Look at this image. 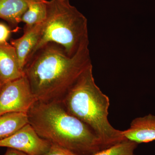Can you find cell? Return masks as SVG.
Masks as SVG:
<instances>
[{"instance_id": "7a4b0ae2", "label": "cell", "mask_w": 155, "mask_h": 155, "mask_svg": "<svg viewBox=\"0 0 155 155\" xmlns=\"http://www.w3.org/2000/svg\"><path fill=\"white\" fill-rule=\"evenodd\" d=\"M27 115L38 135L53 144L78 155H92L103 150L93 130L69 114L61 102L36 101Z\"/></svg>"}, {"instance_id": "8fae6325", "label": "cell", "mask_w": 155, "mask_h": 155, "mask_svg": "<svg viewBox=\"0 0 155 155\" xmlns=\"http://www.w3.org/2000/svg\"><path fill=\"white\" fill-rule=\"evenodd\" d=\"M28 123L27 114L9 113L0 115V140L11 136Z\"/></svg>"}, {"instance_id": "5bb4252c", "label": "cell", "mask_w": 155, "mask_h": 155, "mask_svg": "<svg viewBox=\"0 0 155 155\" xmlns=\"http://www.w3.org/2000/svg\"><path fill=\"white\" fill-rule=\"evenodd\" d=\"M43 155H78L71 151L55 144L52 143L50 149Z\"/></svg>"}, {"instance_id": "9a60e30c", "label": "cell", "mask_w": 155, "mask_h": 155, "mask_svg": "<svg viewBox=\"0 0 155 155\" xmlns=\"http://www.w3.org/2000/svg\"><path fill=\"white\" fill-rule=\"evenodd\" d=\"M11 31L7 25L0 22V44L8 42Z\"/></svg>"}, {"instance_id": "3957f363", "label": "cell", "mask_w": 155, "mask_h": 155, "mask_svg": "<svg viewBox=\"0 0 155 155\" xmlns=\"http://www.w3.org/2000/svg\"><path fill=\"white\" fill-rule=\"evenodd\" d=\"M61 102L69 114L93 130L103 150L126 140L122 130L115 129L109 122L110 99L95 82L92 65L81 74Z\"/></svg>"}, {"instance_id": "ba28073f", "label": "cell", "mask_w": 155, "mask_h": 155, "mask_svg": "<svg viewBox=\"0 0 155 155\" xmlns=\"http://www.w3.org/2000/svg\"><path fill=\"white\" fill-rule=\"evenodd\" d=\"M43 24V22L28 29H24V33L21 37L11 40V44L16 50L19 66L23 72L25 64L40 38Z\"/></svg>"}, {"instance_id": "30bf717a", "label": "cell", "mask_w": 155, "mask_h": 155, "mask_svg": "<svg viewBox=\"0 0 155 155\" xmlns=\"http://www.w3.org/2000/svg\"><path fill=\"white\" fill-rule=\"evenodd\" d=\"M27 9V0H0V18L17 30Z\"/></svg>"}, {"instance_id": "8992f818", "label": "cell", "mask_w": 155, "mask_h": 155, "mask_svg": "<svg viewBox=\"0 0 155 155\" xmlns=\"http://www.w3.org/2000/svg\"><path fill=\"white\" fill-rule=\"evenodd\" d=\"M51 144L39 136L29 123L11 136L0 140V147L14 149L27 155H43Z\"/></svg>"}, {"instance_id": "5b68a950", "label": "cell", "mask_w": 155, "mask_h": 155, "mask_svg": "<svg viewBox=\"0 0 155 155\" xmlns=\"http://www.w3.org/2000/svg\"><path fill=\"white\" fill-rule=\"evenodd\" d=\"M37 99L25 75L0 87V115L27 114Z\"/></svg>"}, {"instance_id": "7c38bea8", "label": "cell", "mask_w": 155, "mask_h": 155, "mask_svg": "<svg viewBox=\"0 0 155 155\" xmlns=\"http://www.w3.org/2000/svg\"><path fill=\"white\" fill-rule=\"evenodd\" d=\"M27 9L21 22L25 23L24 29H28L45 20L47 12L46 0H27Z\"/></svg>"}, {"instance_id": "6da1fadb", "label": "cell", "mask_w": 155, "mask_h": 155, "mask_svg": "<svg viewBox=\"0 0 155 155\" xmlns=\"http://www.w3.org/2000/svg\"><path fill=\"white\" fill-rule=\"evenodd\" d=\"M89 42L70 57L60 45L46 44L30 56L23 73L37 101L61 102L81 74L91 66Z\"/></svg>"}, {"instance_id": "2e32d148", "label": "cell", "mask_w": 155, "mask_h": 155, "mask_svg": "<svg viewBox=\"0 0 155 155\" xmlns=\"http://www.w3.org/2000/svg\"><path fill=\"white\" fill-rule=\"evenodd\" d=\"M4 155H27L22 152L12 148H8Z\"/></svg>"}, {"instance_id": "52a82bcc", "label": "cell", "mask_w": 155, "mask_h": 155, "mask_svg": "<svg viewBox=\"0 0 155 155\" xmlns=\"http://www.w3.org/2000/svg\"><path fill=\"white\" fill-rule=\"evenodd\" d=\"M23 75L14 47L8 42L0 44V87Z\"/></svg>"}, {"instance_id": "4fadbf2b", "label": "cell", "mask_w": 155, "mask_h": 155, "mask_svg": "<svg viewBox=\"0 0 155 155\" xmlns=\"http://www.w3.org/2000/svg\"><path fill=\"white\" fill-rule=\"evenodd\" d=\"M137 144L134 142L125 140L92 155H134V152Z\"/></svg>"}, {"instance_id": "9c48e42d", "label": "cell", "mask_w": 155, "mask_h": 155, "mask_svg": "<svg viewBox=\"0 0 155 155\" xmlns=\"http://www.w3.org/2000/svg\"><path fill=\"white\" fill-rule=\"evenodd\" d=\"M125 139L136 143H146L155 140V116L150 114L132 120L127 130H122Z\"/></svg>"}, {"instance_id": "277c9868", "label": "cell", "mask_w": 155, "mask_h": 155, "mask_svg": "<svg viewBox=\"0 0 155 155\" xmlns=\"http://www.w3.org/2000/svg\"><path fill=\"white\" fill-rule=\"evenodd\" d=\"M47 6L41 35L31 56L44 45L53 42L60 45L72 57L81 46L89 42L86 17L69 0L47 1Z\"/></svg>"}]
</instances>
